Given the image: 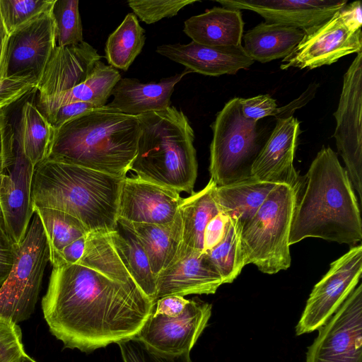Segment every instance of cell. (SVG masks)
I'll list each match as a JSON object with an SVG mask.
<instances>
[{
    "instance_id": "obj_48",
    "label": "cell",
    "mask_w": 362,
    "mask_h": 362,
    "mask_svg": "<svg viewBox=\"0 0 362 362\" xmlns=\"http://www.w3.org/2000/svg\"><path fill=\"white\" fill-rule=\"evenodd\" d=\"M8 37L0 13V78L5 77L6 50Z\"/></svg>"
},
{
    "instance_id": "obj_24",
    "label": "cell",
    "mask_w": 362,
    "mask_h": 362,
    "mask_svg": "<svg viewBox=\"0 0 362 362\" xmlns=\"http://www.w3.org/2000/svg\"><path fill=\"white\" fill-rule=\"evenodd\" d=\"M121 78L116 69L100 60L83 82L65 92L37 99L35 105L47 120L60 107L72 103L86 102L104 107Z\"/></svg>"
},
{
    "instance_id": "obj_3",
    "label": "cell",
    "mask_w": 362,
    "mask_h": 362,
    "mask_svg": "<svg viewBox=\"0 0 362 362\" xmlns=\"http://www.w3.org/2000/svg\"><path fill=\"white\" fill-rule=\"evenodd\" d=\"M139 136L136 116L105 105L54 129L46 159L124 178L135 158Z\"/></svg>"
},
{
    "instance_id": "obj_5",
    "label": "cell",
    "mask_w": 362,
    "mask_h": 362,
    "mask_svg": "<svg viewBox=\"0 0 362 362\" xmlns=\"http://www.w3.org/2000/svg\"><path fill=\"white\" fill-rule=\"evenodd\" d=\"M136 117L140 136L129 170L144 180L192 194L197 161L187 117L174 106Z\"/></svg>"
},
{
    "instance_id": "obj_4",
    "label": "cell",
    "mask_w": 362,
    "mask_h": 362,
    "mask_svg": "<svg viewBox=\"0 0 362 362\" xmlns=\"http://www.w3.org/2000/svg\"><path fill=\"white\" fill-rule=\"evenodd\" d=\"M123 177L84 167L45 159L35 165L33 208L66 212L91 232L113 230L118 220Z\"/></svg>"
},
{
    "instance_id": "obj_45",
    "label": "cell",
    "mask_w": 362,
    "mask_h": 362,
    "mask_svg": "<svg viewBox=\"0 0 362 362\" xmlns=\"http://www.w3.org/2000/svg\"><path fill=\"white\" fill-rule=\"evenodd\" d=\"M86 237H81L64 247L50 261L52 266L78 264L84 252Z\"/></svg>"
},
{
    "instance_id": "obj_42",
    "label": "cell",
    "mask_w": 362,
    "mask_h": 362,
    "mask_svg": "<svg viewBox=\"0 0 362 362\" xmlns=\"http://www.w3.org/2000/svg\"><path fill=\"white\" fill-rule=\"evenodd\" d=\"M99 107H100L86 102L72 103L57 109L48 121L54 129H56L66 122Z\"/></svg>"
},
{
    "instance_id": "obj_18",
    "label": "cell",
    "mask_w": 362,
    "mask_h": 362,
    "mask_svg": "<svg viewBox=\"0 0 362 362\" xmlns=\"http://www.w3.org/2000/svg\"><path fill=\"white\" fill-rule=\"evenodd\" d=\"M276 119L275 127L252 165L251 177L275 185H288L300 193L303 180L293 165L300 123L293 115Z\"/></svg>"
},
{
    "instance_id": "obj_36",
    "label": "cell",
    "mask_w": 362,
    "mask_h": 362,
    "mask_svg": "<svg viewBox=\"0 0 362 362\" xmlns=\"http://www.w3.org/2000/svg\"><path fill=\"white\" fill-rule=\"evenodd\" d=\"M55 0H0V13L8 34L37 15L52 8Z\"/></svg>"
},
{
    "instance_id": "obj_32",
    "label": "cell",
    "mask_w": 362,
    "mask_h": 362,
    "mask_svg": "<svg viewBox=\"0 0 362 362\" xmlns=\"http://www.w3.org/2000/svg\"><path fill=\"white\" fill-rule=\"evenodd\" d=\"M33 211L42 223L49 262L66 245L90 233L81 221L66 212L46 207H35Z\"/></svg>"
},
{
    "instance_id": "obj_22",
    "label": "cell",
    "mask_w": 362,
    "mask_h": 362,
    "mask_svg": "<svg viewBox=\"0 0 362 362\" xmlns=\"http://www.w3.org/2000/svg\"><path fill=\"white\" fill-rule=\"evenodd\" d=\"M189 73L192 71L185 69L159 82L147 83L136 78H121L112 89V100L106 106L132 116L165 110L171 106L170 97L175 85Z\"/></svg>"
},
{
    "instance_id": "obj_29",
    "label": "cell",
    "mask_w": 362,
    "mask_h": 362,
    "mask_svg": "<svg viewBox=\"0 0 362 362\" xmlns=\"http://www.w3.org/2000/svg\"><path fill=\"white\" fill-rule=\"evenodd\" d=\"M216 185L210 179L206 186L183 199L179 208L182 224V243L203 251L204 231L209 221L217 215L219 208L216 201Z\"/></svg>"
},
{
    "instance_id": "obj_34",
    "label": "cell",
    "mask_w": 362,
    "mask_h": 362,
    "mask_svg": "<svg viewBox=\"0 0 362 362\" xmlns=\"http://www.w3.org/2000/svg\"><path fill=\"white\" fill-rule=\"evenodd\" d=\"M78 0H55L52 7L57 28V46L66 47L83 42Z\"/></svg>"
},
{
    "instance_id": "obj_13",
    "label": "cell",
    "mask_w": 362,
    "mask_h": 362,
    "mask_svg": "<svg viewBox=\"0 0 362 362\" xmlns=\"http://www.w3.org/2000/svg\"><path fill=\"white\" fill-rule=\"evenodd\" d=\"M362 52V31H351L339 10L324 23L305 32L293 52L283 59L281 69H313L332 64L340 58Z\"/></svg>"
},
{
    "instance_id": "obj_23",
    "label": "cell",
    "mask_w": 362,
    "mask_h": 362,
    "mask_svg": "<svg viewBox=\"0 0 362 362\" xmlns=\"http://www.w3.org/2000/svg\"><path fill=\"white\" fill-rule=\"evenodd\" d=\"M244 22L240 10L215 6L184 23L193 42L212 47L242 45Z\"/></svg>"
},
{
    "instance_id": "obj_51",
    "label": "cell",
    "mask_w": 362,
    "mask_h": 362,
    "mask_svg": "<svg viewBox=\"0 0 362 362\" xmlns=\"http://www.w3.org/2000/svg\"><path fill=\"white\" fill-rule=\"evenodd\" d=\"M0 362H8V361L0 358ZM15 362H21V359L19 361H15Z\"/></svg>"
},
{
    "instance_id": "obj_28",
    "label": "cell",
    "mask_w": 362,
    "mask_h": 362,
    "mask_svg": "<svg viewBox=\"0 0 362 362\" xmlns=\"http://www.w3.org/2000/svg\"><path fill=\"white\" fill-rule=\"evenodd\" d=\"M275 184L253 178L216 186L215 197L220 212L237 220L243 228L256 214Z\"/></svg>"
},
{
    "instance_id": "obj_46",
    "label": "cell",
    "mask_w": 362,
    "mask_h": 362,
    "mask_svg": "<svg viewBox=\"0 0 362 362\" xmlns=\"http://www.w3.org/2000/svg\"><path fill=\"white\" fill-rule=\"evenodd\" d=\"M188 300L180 296H165L155 302L153 310L156 313L175 316L182 312Z\"/></svg>"
},
{
    "instance_id": "obj_33",
    "label": "cell",
    "mask_w": 362,
    "mask_h": 362,
    "mask_svg": "<svg viewBox=\"0 0 362 362\" xmlns=\"http://www.w3.org/2000/svg\"><path fill=\"white\" fill-rule=\"evenodd\" d=\"M241 230L237 220L229 218L222 240L205 252L219 273L223 284L232 283L246 265L240 240Z\"/></svg>"
},
{
    "instance_id": "obj_25",
    "label": "cell",
    "mask_w": 362,
    "mask_h": 362,
    "mask_svg": "<svg viewBox=\"0 0 362 362\" xmlns=\"http://www.w3.org/2000/svg\"><path fill=\"white\" fill-rule=\"evenodd\" d=\"M107 235L122 267L141 291L155 303L156 277L134 233L122 219L118 218L115 228L107 232Z\"/></svg>"
},
{
    "instance_id": "obj_17",
    "label": "cell",
    "mask_w": 362,
    "mask_h": 362,
    "mask_svg": "<svg viewBox=\"0 0 362 362\" xmlns=\"http://www.w3.org/2000/svg\"><path fill=\"white\" fill-rule=\"evenodd\" d=\"M183 198L180 192L137 177L123 179L118 218L129 223L167 224L178 214Z\"/></svg>"
},
{
    "instance_id": "obj_41",
    "label": "cell",
    "mask_w": 362,
    "mask_h": 362,
    "mask_svg": "<svg viewBox=\"0 0 362 362\" xmlns=\"http://www.w3.org/2000/svg\"><path fill=\"white\" fill-rule=\"evenodd\" d=\"M15 153V133L4 110L0 111V173L11 163Z\"/></svg>"
},
{
    "instance_id": "obj_10",
    "label": "cell",
    "mask_w": 362,
    "mask_h": 362,
    "mask_svg": "<svg viewBox=\"0 0 362 362\" xmlns=\"http://www.w3.org/2000/svg\"><path fill=\"white\" fill-rule=\"evenodd\" d=\"M362 52L357 54L344 74L338 107L334 116V137L338 152L359 205L362 201Z\"/></svg>"
},
{
    "instance_id": "obj_37",
    "label": "cell",
    "mask_w": 362,
    "mask_h": 362,
    "mask_svg": "<svg viewBox=\"0 0 362 362\" xmlns=\"http://www.w3.org/2000/svg\"><path fill=\"white\" fill-rule=\"evenodd\" d=\"M197 0H130L128 6L141 21L151 24L164 18L176 16L185 6L196 3Z\"/></svg>"
},
{
    "instance_id": "obj_39",
    "label": "cell",
    "mask_w": 362,
    "mask_h": 362,
    "mask_svg": "<svg viewBox=\"0 0 362 362\" xmlns=\"http://www.w3.org/2000/svg\"><path fill=\"white\" fill-rule=\"evenodd\" d=\"M37 83L33 77L0 78V111L36 90Z\"/></svg>"
},
{
    "instance_id": "obj_50",
    "label": "cell",
    "mask_w": 362,
    "mask_h": 362,
    "mask_svg": "<svg viewBox=\"0 0 362 362\" xmlns=\"http://www.w3.org/2000/svg\"><path fill=\"white\" fill-rule=\"evenodd\" d=\"M0 228H4L5 230L4 216H3L1 206H0Z\"/></svg>"
},
{
    "instance_id": "obj_11",
    "label": "cell",
    "mask_w": 362,
    "mask_h": 362,
    "mask_svg": "<svg viewBox=\"0 0 362 362\" xmlns=\"http://www.w3.org/2000/svg\"><path fill=\"white\" fill-rule=\"evenodd\" d=\"M305 362H362V285L318 329Z\"/></svg>"
},
{
    "instance_id": "obj_27",
    "label": "cell",
    "mask_w": 362,
    "mask_h": 362,
    "mask_svg": "<svg viewBox=\"0 0 362 362\" xmlns=\"http://www.w3.org/2000/svg\"><path fill=\"white\" fill-rule=\"evenodd\" d=\"M123 221L136 235L156 277L173 260L182 242L180 212L172 222L167 224L136 223Z\"/></svg>"
},
{
    "instance_id": "obj_19",
    "label": "cell",
    "mask_w": 362,
    "mask_h": 362,
    "mask_svg": "<svg viewBox=\"0 0 362 362\" xmlns=\"http://www.w3.org/2000/svg\"><path fill=\"white\" fill-rule=\"evenodd\" d=\"M224 8L254 11L265 22L297 28L305 32L343 8L346 0H218Z\"/></svg>"
},
{
    "instance_id": "obj_40",
    "label": "cell",
    "mask_w": 362,
    "mask_h": 362,
    "mask_svg": "<svg viewBox=\"0 0 362 362\" xmlns=\"http://www.w3.org/2000/svg\"><path fill=\"white\" fill-rule=\"evenodd\" d=\"M240 104L243 116L258 122L267 116H276L279 107L276 100L269 95H259L249 98H240Z\"/></svg>"
},
{
    "instance_id": "obj_20",
    "label": "cell",
    "mask_w": 362,
    "mask_h": 362,
    "mask_svg": "<svg viewBox=\"0 0 362 362\" xmlns=\"http://www.w3.org/2000/svg\"><path fill=\"white\" fill-rule=\"evenodd\" d=\"M156 52L184 65L192 72L211 76L235 74L255 62L242 45L212 47L192 41L188 44L162 45Z\"/></svg>"
},
{
    "instance_id": "obj_6",
    "label": "cell",
    "mask_w": 362,
    "mask_h": 362,
    "mask_svg": "<svg viewBox=\"0 0 362 362\" xmlns=\"http://www.w3.org/2000/svg\"><path fill=\"white\" fill-rule=\"evenodd\" d=\"M298 195L288 185H276L243 226L240 240L246 264H253L267 274L290 267L289 234Z\"/></svg>"
},
{
    "instance_id": "obj_15",
    "label": "cell",
    "mask_w": 362,
    "mask_h": 362,
    "mask_svg": "<svg viewBox=\"0 0 362 362\" xmlns=\"http://www.w3.org/2000/svg\"><path fill=\"white\" fill-rule=\"evenodd\" d=\"M222 284L207 255L182 242L173 260L156 276V301L168 296L214 294Z\"/></svg>"
},
{
    "instance_id": "obj_2",
    "label": "cell",
    "mask_w": 362,
    "mask_h": 362,
    "mask_svg": "<svg viewBox=\"0 0 362 362\" xmlns=\"http://www.w3.org/2000/svg\"><path fill=\"white\" fill-rule=\"evenodd\" d=\"M295 206L289 245L307 238L355 245L362 239L360 205L337 153L323 147L311 163Z\"/></svg>"
},
{
    "instance_id": "obj_12",
    "label": "cell",
    "mask_w": 362,
    "mask_h": 362,
    "mask_svg": "<svg viewBox=\"0 0 362 362\" xmlns=\"http://www.w3.org/2000/svg\"><path fill=\"white\" fill-rule=\"evenodd\" d=\"M52 8L41 13L8 34L5 77H33L37 81L57 47Z\"/></svg>"
},
{
    "instance_id": "obj_43",
    "label": "cell",
    "mask_w": 362,
    "mask_h": 362,
    "mask_svg": "<svg viewBox=\"0 0 362 362\" xmlns=\"http://www.w3.org/2000/svg\"><path fill=\"white\" fill-rule=\"evenodd\" d=\"M228 217L221 212L213 217L206 226L203 237V252L216 246L223 238L228 223Z\"/></svg>"
},
{
    "instance_id": "obj_7",
    "label": "cell",
    "mask_w": 362,
    "mask_h": 362,
    "mask_svg": "<svg viewBox=\"0 0 362 362\" xmlns=\"http://www.w3.org/2000/svg\"><path fill=\"white\" fill-rule=\"evenodd\" d=\"M211 127V179L223 186L251 178L252 165L267 140L257 131V122L243 116L240 98L230 100Z\"/></svg>"
},
{
    "instance_id": "obj_16",
    "label": "cell",
    "mask_w": 362,
    "mask_h": 362,
    "mask_svg": "<svg viewBox=\"0 0 362 362\" xmlns=\"http://www.w3.org/2000/svg\"><path fill=\"white\" fill-rule=\"evenodd\" d=\"M34 169L15 142L13 160L0 173V206L5 231L14 245L23 240L34 214L31 200Z\"/></svg>"
},
{
    "instance_id": "obj_31",
    "label": "cell",
    "mask_w": 362,
    "mask_h": 362,
    "mask_svg": "<svg viewBox=\"0 0 362 362\" xmlns=\"http://www.w3.org/2000/svg\"><path fill=\"white\" fill-rule=\"evenodd\" d=\"M145 40V30L136 16L133 13H128L107 40L105 57L109 65L116 69L127 71L141 53Z\"/></svg>"
},
{
    "instance_id": "obj_14",
    "label": "cell",
    "mask_w": 362,
    "mask_h": 362,
    "mask_svg": "<svg viewBox=\"0 0 362 362\" xmlns=\"http://www.w3.org/2000/svg\"><path fill=\"white\" fill-rule=\"evenodd\" d=\"M211 308L208 303L192 299L175 316L156 313L152 310L136 337L165 352H190L208 324Z\"/></svg>"
},
{
    "instance_id": "obj_21",
    "label": "cell",
    "mask_w": 362,
    "mask_h": 362,
    "mask_svg": "<svg viewBox=\"0 0 362 362\" xmlns=\"http://www.w3.org/2000/svg\"><path fill=\"white\" fill-rule=\"evenodd\" d=\"M102 56L88 42L56 47L37 81V99L65 92L83 82Z\"/></svg>"
},
{
    "instance_id": "obj_8",
    "label": "cell",
    "mask_w": 362,
    "mask_h": 362,
    "mask_svg": "<svg viewBox=\"0 0 362 362\" xmlns=\"http://www.w3.org/2000/svg\"><path fill=\"white\" fill-rule=\"evenodd\" d=\"M34 214L23 240L15 245L11 270L0 287V316L16 324L33 313L49 260L42 223Z\"/></svg>"
},
{
    "instance_id": "obj_35",
    "label": "cell",
    "mask_w": 362,
    "mask_h": 362,
    "mask_svg": "<svg viewBox=\"0 0 362 362\" xmlns=\"http://www.w3.org/2000/svg\"><path fill=\"white\" fill-rule=\"evenodd\" d=\"M124 362H192L189 352H165L146 344L137 337L118 343Z\"/></svg>"
},
{
    "instance_id": "obj_1",
    "label": "cell",
    "mask_w": 362,
    "mask_h": 362,
    "mask_svg": "<svg viewBox=\"0 0 362 362\" xmlns=\"http://www.w3.org/2000/svg\"><path fill=\"white\" fill-rule=\"evenodd\" d=\"M153 305L136 284L79 264L53 266L42 300L52 334L84 352L136 336Z\"/></svg>"
},
{
    "instance_id": "obj_38",
    "label": "cell",
    "mask_w": 362,
    "mask_h": 362,
    "mask_svg": "<svg viewBox=\"0 0 362 362\" xmlns=\"http://www.w3.org/2000/svg\"><path fill=\"white\" fill-rule=\"evenodd\" d=\"M25 354L19 326L0 316V358L15 362L21 360Z\"/></svg>"
},
{
    "instance_id": "obj_47",
    "label": "cell",
    "mask_w": 362,
    "mask_h": 362,
    "mask_svg": "<svg viewBox=\"0 0 362 362\" xmlns=\"http://www.w3.org/2000/svg\"><path fill=\"white\" fill-rule=\"evenodd\" d=\"M341 16L346 25L353 32L361 29L362 10L360 1L346 4L339 10Z\"/></svg>"
},
{
    "instance_id": "obj_26",
    "label": "cell",
    "mask_w": 362,
    "mask_h": 362,
    "mask_svg": "<svg viewBox=\"0 0 362 362\" xmlns=\"http://www.w3.org/2000/svg\"><path fill=\"white\" fill-rule=\"evenodd\" d=\"M304 35L297 28L262 22L243 36V47L254 62L267 63L289 55Z\"/></svg>"
},
{
    "instance_id": "obj_49",
    "label": "cell",
    "mask_w": 362,
    "mask_h": 362,
    "mask_svg": "<svg viewBox=\"0 0 362 362\" xmlns=\"http://www.w3.org/2000/svg\"><path fill=\"white\" fill-rule=\"evenodd\" d=\"M21 362H37L36 361H35L34 359H33L32 358H30L28 355H27L26 354H25L22 358H21Z\"/></svg>"
},
{
    "instance_id": "obj_30",
    "label": "cell",
    "mask_w": 362,
    "mask_h": 362,
    "mask_svg": "<svg viewBox=\"0 0 362 362\" xmlns=\"http://www.w3.org/2000/svg\"><path fill=\"white\" fill-rule=\"evenodd\" d=\"M14 133L16 145L35 167L47 158L54 127L35 104L23 105Z\"/></svg>"
},
{
    "instance_id": "obj_9",
    "label": "cell",
    "mask_w": 362,
    "mask_h": 362,
    "mask_svg": "<svg viewBox=\"0 0 362 362\" xmlns=\"http://www.w3.org/2000/svg\"><path fill=\"white\" fill-rule=\"evenodd\" d=\"M361 274L360 244L332 262L328 272L315 285L296 326V334H308L323 326L356 288Z\"/></svg>"
},
{
    "instance_id": "obj_44",
    "label": "cell",
    "mask_w": 362,
    "mask_h": 362,
    "mask_svg": "<svg viewBox=\"0 0 362 362\" xmlns=\"http://www.w3.org/2000/svg\"><path fill=\"white\" fill-rule=\"evenodd\" d=\"M15 245L4 228H0V286L8 277L14 261Z\"/></svg>"
}]
</instances>
